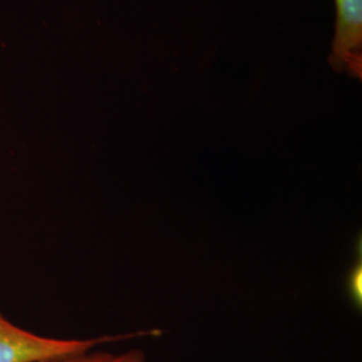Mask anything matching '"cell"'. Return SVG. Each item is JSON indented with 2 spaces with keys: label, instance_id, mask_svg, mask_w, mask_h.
<instances>
[{
  "label": "cell",
  "instance_id": "6da1fadb",
  "mask_svg": "<svg viewBox=\"0 0 362 362\" xmlns=\"http://www.w3.org/2000/svg\"><path fill=\"white\" fill-rule=\"evenodd\" d=\"M141 334L145 333L88 339L40 336L13 324L0 311V362L49 361L90 351L109 341L128 339Z\"/></svg>",
  "mask_w": 362,
  "mask_h": 362
},
{
  "label": "cell",
  "instance_id": "7a4b0ae2",
  "mask_svg": "<svg viewBox=\"0 0 362 362\" xmlns=\"http://www.w3.org/2000/svg\"><path fill=\"white\" fill-rule=\"evenodd\" d=\"M336 33L330 64L353 77L362 73V0H336Z\"/></svg>",
  "mask_w": 362,
  "mask_h": 362
},
{
  "label": "cell",
  "instance_id": "3957f363",
  "mask_svg": "<svg viewBox=\"0 0 362 362\" xmlns=\"http://www.w3.org/2000/svg\"><path fill=\"white\" fill-rule=\"evenodd\" d=\"M42 362H146V356L140 349H130L121 353L93 349L86 353Z\"/></svg>",
  "mask_w": 362,
  "mask_h": 362
},
{
  "label": "cell",
  "instance_id": "277c9868",
  "mask_svg": "<svg viewBox=\"0 0 362 362\" xmlns=\"http://www.w3.org/2000/svg\"><path fill=\"white\" fill-rule=\"evenodd\" d=\"M361 266H358L357 269H354V272L351 274V285H350V290L354 300H357L358 303H361Z\"/></svg>",
  "mask_w": 362,
  "mask_h": 362
}]
</instances>
